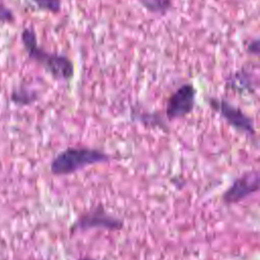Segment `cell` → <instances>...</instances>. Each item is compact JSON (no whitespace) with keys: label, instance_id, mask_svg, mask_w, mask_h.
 Returning a JSON list of instances; mask_svg holds the SVG:
<instances>
[{"label":"cell","instance_id":"cell-1","mask_svg":"<svg viewBox=\"0 0 260 260\" xmlns=\"http://www.w3.org/2000/svg\"><path fill=\"white\" fill-rule=\"evenodd\" d=\"M20 42L29 60L43 68L53 79L69 82L73 78L74 65L72 60L64 54L51 52L40 46L32 27L27 26L22 29Z\"/></svg>","mask_w":260,"mask_h":260},{"label":"cell","instance_id":"cell-2","mask_svg":"<svg viewBox=\"0 0 260 260\" xmlns=\"http://www.w3.org/2000/svg\"><path fill=\"white\" fill-rule=\"evenodd\" d=\"M110 159L111 156L102 149L88 146H70L53 157L50 162V172L54 176H67Z\"/></svg>","mask_w":260,"mask_h":260},{"label":"cell","instance_id":"cell-3","mask_svg":"<svg viewBox=\"0 0 260 260\" xmlns=\"http://www.w3.org/2000/svg\"><path fill=\"white\" fill-rule=\"evenodd\" d=\"M207 103L209 107L215 111L231 127L235 128L241 133L246 134L252 139L256 137L254 119L245 113L240 107L224 99L214 96H209L207 99Z\"/></svg>","mask_w":260,"mask_h":260},{"label":"cell","instance_id":"cell-4","mask_svg":"<svg viewBox=\"0 0 260 260\" xmlns=\"http://www.w3.org/2000/svg\"><path fill=\"white\" fill-rule=\"evenodd\" d=\"M124 226L123 219L108 212L103 205H96L90 210L80 214L70 228L71 233L103 229L108 231H120Z\"/></svg>","mask_w":260,"mask_h":260},{"label":"cell","instance_id":"cell-5","mask_svg":"<svg viewBox=\"0 0 260 260\" xmlns=\"http://www.w3.org/2000/svg\"><path fill=\"white\" fill-rule=\"evenodd\" d=\"M197 89L191 82L181 84L168 98L165 116L168 121L182 119L190 115L196 104Z\"/></svg>","mask_w":260,"mask_h":260},{"label":"cell","instance_id":"cell-6","mask_svg":"<svg viewBox=\"0 0 260 260\" xmlns=\"http://www.w3.org/2000/svg\"><path fill=\"white\" fill-rule=\"evenodd\" d=\"M259 183L260 178L257 170L246 172L237 178L222 193L221 199L228 205L239 203L253 193H256L259 190Z\"/></svg>","mask_w":260,"mask_h":260},{"label":"cell","instance_id":"cell-7","mask_svg":"<svg viewBox=\"0 0 260 260\" xmlns=\"http://www.w3.org/2000/svg\"><path fill=\"white\" fill-rule=\"evenodd\" d=\"M226 83L229 84V86L238 90L251 91L253 90V72L243 67L240 70L231 74Z\"/></svg>","mask_w":260,"mask_h":260},{"label":"cell","instance_id":"cell-8","mask_svg":"<svg viewBox=\"0 0 260 260\" xmlns=\"http://www.w3.org/2000/svg\"><path fill=\"white\" fill-rule=\"evenodd\" d=\"M39 99V93L37 90L28 88L24 85H19L14 87L9 95V100L16 106L24 107L36 103Z\"/></svg>","mask_w":260,"mask_h":260},{"label":"cell","instance_id":"cell-9","mask_svg":"<svg viewBox=\"0 0 260 260\" xmlns=\"http://www.w3.org/2000/svg\"><path fill=\"white\" fill-rule=\"evenodd\" d=\"M145 9L153 13H164L172 7L173 0H138Z\"/></svg>","mask_w":260,"mask_h":260},{"label":"cell","instance_id":"cell-10","mask_svg":"<svg viewBox=\"0 0 260 260\" xmlns=\"http://www.w3.org/2000/svg\"><path fill=\"white\" fill-rule=\"evenodd\" d=\"M40 10L52 14H57L61 11L62 0H30Z\"/></svg>","mask_w":260,"mask_h":260},{"label":"cell","instance_id":"cell-11","mask_svg":"<svg viewBox=\"0 0 260 260\" xmlns=\"http://www.w3.org/2000/svg\"><path fill=\"white\" fill-rule=\"evenodd\" d=\"M15 21L13 10L6 4L5 0H0V23L10 24Z\"/></svg>","mask_w":260,"mask_h":260},{"label":"cell","instance_id":"cell-12","mask_svg":"<svg viewBox=\"0 0 260 260\" xmlns=\"http://www.w3.org/2000/svg\"><path fill=\"white\" fill-rule=\"evenodd\" d=\"M260 42L259 40L256 38L252 41H250L247 45V48H246V51L248 54L252 55V56H258L259 55V51H260Z\"/></svg>","mask_w":260,"mask_h":260},{"label":"cell","instance_id":"cell-13","mask_svg":"<svg viewBox=\"0 0 260 260\" xmlns=\"http://www.w3.org/2000/svg\"><path fill=\"white\" fill-rule=\"evenodd\" d=\"M78 260H94L93 258H90V257H81L79 258Z\"/></svg>","mask_w":260,"mask_h":260},{"label":"cell","instance_id":"cell-14","mask_svg":"<svg viewBox=\"0 0 260 260\" xmlns=\"http://www.w3.org/2000/svg\"><path fill=\"white\" fill-rule=\"evenodd\" d=\"M0 37H1V34H0Z\"/></svg>","mask_w":260,"mask_h":260}]
</instances>
